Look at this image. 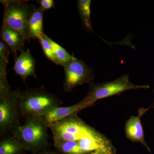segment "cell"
Returning <instances> with one entry per match:
<instances>
[{"mask_svg": "<svg viewBox=\"0 0 154 154\" xmlns=\"http://www.w3.org/2000/svg\"><path fill=\"white\" fill-rule=\"evenodd\" d=\"M10 48L4 41H0V58L4 59L8 62V57L10 53Z\"/></svg>", "mask_w": 154, "mask_h": 154, "instance_id": "obj_20", "label": "cell"}, {"mask_svg": "<svg viewBox=\"0 0 154 154\" xmlns=\"http://www.w3.org/2000/svg\"><path fill=\"white\" fill-rule=\"evenodd\" d=\"M36 61L30 54V50L21 53L19 56L15 57L14 67V71L25 82L28 76L37 79L35 73Z\"/></svg>", "mask_w": 154, "mask_h": 154, "instance_id": "obj_11", "label": "cell"}, {"mask_svg": "<svg viewBox=\"0 0 154 154\" xmlns=\"http://www.w3.org/2000/svg\"><path fill=\"white\" fill-rule=\"evenodd\" d=\"M44 11L39 8H34L28 25V36L30 38L39 39L43 34V13Z\"/></svg>", "mask_w": 154, "mask_h": 154, "instance_id": "obj_13", "label": "cell"}, {"mask_svg": "<svg viewBox=\"0 0 154 154\" xmlns=\"http://www.w3.org/2000/svg\"><path fill=\"white\" fill-rule=\"evenodd\" d=\"M57 150L63 154H85L80 147L78 141L54 140Z\"/></svg>", "mask_w": 154, "mask_h": 154, "instance_id": "obj_16", "label": "cell"}, {"mask_svg": "<svg viewBox=\"0 0 154 154\" xmlns=\"http://www.w3.org/2000/svg\"><path fill=\"white\" fill-rule=\"evenodd\" d=\"M1 2L5 7L3 25L20 33L25 41H29L28 22L34 6L28 5L26 1L2 0Z\"/></svg>", "mask_w": 154, "mask_h": 154, "instance_id": "obj_4", "label": "cell"}, {"mask_svg": "<svg viewBox=\"0 0 154 154\" xmlns=\"http://www.w3.org/2000/svg\"><path fill=\"white\" fill-rule=\"evenodd\" d=\"M153 106H154V104H153Z\"/></svg>", "mask_w": 154, "mask_h": 154, "instance_id": "obj_23", "label": "cell"}, {"mask_svg": "<svg viewBox=\"0 0 154 154\" xmlns=\"http://www.w3.org/2000/svg\"><path fill=\"white\" fill-rule=\"evenodd\" d=\"M64 69V90L71 91L77 86L85 84H91L94 80L93 69L88 67L84 61L74 57L61 65Z\"/></svg>", "mask_w": 154, "mask_h": 154, "instance_id": "obj_7", "label": "cell"}, {"mask_svg": "<svg viewBox=\"0 0 154 154\" xmlns=\"http://www.w3.org/2000/svg\"><path fill=\"white\" fill-rule=\"evenodd\" d=\"M1 37L2 40L10 48L14 57H17V52L22 53L24 51L25 40L17 31L3 24Z\"/></svg>", "mask_w": 154, "mask_h": 154, "instance_id": "obj_12", "label": "cell"}, {"mask_svg": "<svg viewBox=\"0 0 154 154\" xmlns=\"http://www.w3.org/2000/svg\"><path fill=\"white\" fill-rule=\"evenodd\" d=\"M92 105L84 104L80 101L77 104L69 107H57L52 108L47 113L36 118L42 122L48 128L52 123L60 121L71 116L76 115L81 110Z\"/></svg>", "mask_w": 154, "mask_h": 154, "instance_id": "obj_10", "label": "cell"}, {"mask_svg": "<svg viewBox=\"0 0 154 154\" xmlns=\"http://www.w3.org/2000/svg\"><path fill=\"white\" fill-rule=\"evenodd\" d=\"M91 0H79L77 5L83 25L88 32L93 31L91 19Z\"/></svg>", "mask_w": 154, "mask_h": 154, "instance_id": "obj_14", "label": "cell"}, {"mask_svg": "<svg viewBox=\"0 0 154 154\" xmlns=\"http://www.w3.org/2000/svg\"><path fill=\"white\" fill-rule=\"evenodd\" d=\"M78 141L85 154H116L111 142L103 134L99 137H86Z\"/></svg>", "mask_w": 154, "mask_h": 154, "instance_id": "obj_9", "label": "cell"}, {"mask_svg": "<svg viewBox=\"0 0 154 154\" xmlns=\"http://www.w3.org/2000/svg\"><path fill=\"white\" fill-rule=\"evenodd\" d=\"M38 40L46 57L56 65H59L54 55L52 45L49 39V37L43 33Z\"/></svg>", "mask_w": 154, "mask_h": 154, "instance_id": "obj_18", "label": "cell"}, {"mask_svg": "<svg viewBox=\"0 0 154 154\" xmlns=\"http://www.w3.org/2000/svg\"><path fill=\"white\" fill-rule=\"evenodd\" d=\"M25 122L12 131V136L23 146L25 149L37 152L42 150L48 145V128L38 119L25 117Z\"/></svg>", "mask_w": 154, "mask_h": 154, "instance_id": "obj_2", "label": "cell"}, {"mask_svg": "<svg viewBox=\"0 0 154 154\" xmlns=\"http://www.w3.org/2000/svg\"><path fill=\"white\" fill-rule=\"evenodd\" d=\"M148 85H138L130 81L128 75H124L114 81L101 84H90V88L85 97L81 100L84 103L94 106L97 100L116 95L131 90L149 89Z\"/></svg>", "mask_w": 154, "mask_h": 154, "instance_id": "obj_5", "label": "cell"}, {"mask_svg": "<svg viewBox=\"0 0 154 154\" xmlns=\"http://www.w3.org/2000/svg\"><path fill=\"white\" fill-rule=\"evenodd\" d=\"M8 62L0 58V95H2L11 90L7 81L6 68Z\"/></svg>", "mask_w": 154, "mask_h": 154, "instance_id": "obj_19", "label": "cell"}, {"mask_svg": "<svg viewBox=\"0 0 154 154\" xmlns=\"http://www.w3.org/2000/svg\"><path fill=\"white\" fill-rule=\"evenodd\" d=\"M36 154H56L54 152L51 151H42L39 152Z\"/></svg>", "mask_w": 154, "mask_h": 154, "instance_id": "obj_22", "label": "cell"}, {"mask_svg": "<svg viewBox=\"0 0 154 154\" xmlns=\"http://www.w3.org/2000/svg\"><path fill=\"white\" fill-rule=\"evenodd\" d=\"M25 150L13 136L5 138L0 142V154H19Z\"/></svg>", "mask_w": 154, "mask_h": 154, "instance_id": "obj_15", "label": "cell"}, {"mask_svg": "<svg viewBox=\"0 0 154 154\" xmlns=\"http://www.w3.org/2000/svg\"><path fill=\"white\" fill-rule=\"evenodd\" d=\"M49 128L54 140L79 141L86 137H99L102 134L86 124L77 114L55 122Z\"/></svg>", "mask_w": 154, "mask_h": 154, "instance_id": "obj_3", "label": "cell"}, {"mask_svg": "<svg viewBox=\"0 0 154 154\" xmlns=\"http://www.w3.org/2000/svg\"><path fill=\"white\" fill-rule=\"evenodd\" d=\"M152 105L147 108L141 107L138 110L137 116H131L127 121L125 125V132L127 138L134 142L141 143L147 149L151 152V150L146 143L144 138L143 128L141 124L142 116L148 111Z\"/></svg>", "mask_w": 154, "mask_h": 154, "instance_id": "obj_8", "label": "cell"}, {"mask_svg": "<svg viewBox=\"0 0 154 154\" xmlns=\"http://www.w3.org/2000/svg\"><path fill=\"white\" fill-rule=\"evenodd\" d=\"M18 92L20 113L21 116L25 118H38L62 104L60 99L43 87Z\"/></svg>", "mask_w": 154, "mask_h": 154, "instance_id": "obj_1", "label": "cell"}, {"mask_svg": "<svg viewBox=\"0 0 154 154\" xmlns=\"http://www.w3.org/2000/svg\"><path fill=\"white\" fill-rule=\"evenodd\" d=\"M37 2L40 4V8L44 11L54 7V2L53 0H40L37 1Z\"/></svg>", "mask_w": 154, "mask_h": 154, "instance_id": "obj_21", "label": "cell"}, {"mask_svg": "<svg viewBox=\"0 0 154 154\" xmlns=\"http://www.w3.org/2000/svg\"><path fill=\"white\" fill-rule=\"evenodd\" d=\"M19 92L10 90L0 95V133H12L19 126L20 116Z\"/></svg>", "mask_w": 154, "mask_h": 154, "instance_id": "obj_6", "label": "cell"}, {"mask_svg": "<svg viewBox=\"0 0 154 154\" xmlns=\"http://www.w3.org/2000/svg\"><path fill=\"white\" fill-rule=\"evenodd\" d=\"M49 39L52 45L54 55L59 65H61L62 64L75 57L73 55H71L66 50L49 37Z\"/></svg>", "mask_w": 154, "mask_h": 154, "instance_id": "obj_17", "label": "cell"}]
</instances>
